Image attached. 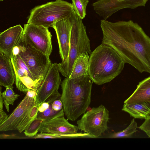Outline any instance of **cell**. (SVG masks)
Masks as SVG:
<instances>
[{"label":"cell","mask_w":150,"mask_h":150,"mask_svg":"<svg viewBox=\"0 0 150 150\" xmlns=\"http://www.w3.org/2000/svg\"><path fill=\"white\" fill-rule=\"evenodd\" d=\"M70 19L72 25L68 55L66 59L57 64L59 72L66 77L71 75L74 62L80 54L88 53L90 55L92 53L86 27L74 10Z\"/></svg>","instance_id":"obj_4"},{"label":"cell","mask_w":150,"mask_h":150,"mask_svg":"<svg viewBox=\"0 0 150 150\" xmlns=\"http://www.w3.org/2000/svg\"><path fill=\"white\" fill-rule=\"evenodd\" d=\"M109 119V111L101 105L85 112L77 124L79 130L96 138L108 130Z\"/></svg>","instance_id":"obj_7"},{"label":"cell","mask_w":150,"mask_h":150,"mask_svg":"<svg viewBox=\"0 0 150 150\" xmlns=\"http://www.w3.org/2000/svg\"><path fill=\"white\" fill-rule=\"evenodd\" d=\"M92 5L96 12L105 20L118 11L128 8L125 2L117 0H98Z\"/></svg>","instance_id":"obj_15"},{"label":"cell","mask_w":150,"mask_h":150,"mask_svg":"<svg viewBox=\"0 0 150 150\" xmlns=\"http://www.w3.org/2000/svg\"><path fill=\"white\" fill-rule=\"evenodd\" d=\"M74 10L72 4L63 0H56L37 6L30 11L27 23L48 28L56 22L70 18Z\"/></svg>","instance_id":"obj_5"},{"label":"cell","mask_w":150,"mask_h":150,"mask_svg":"<svg viewBox=\"0 0 150 150\" xmlns=\"http://www.w3.org/2000/svg\"><path fill=\"white\" fill-rule=\"evenodd\" d=\"M52 109L55 111L61 110L63 108V104L60 99H58L54 101L52 103Z\"/></svg>","instance_id":"obj_28"},{"label":"cell","mask_w":150,"mask_h":150,"mask_svg":"<svg viewBox=\"0 0 150 150\" xmlns=\"http://www.w3.org/2000/svg\"><path fill=\"white\" fill-rule=\"evenodd\" d=\"M77 126L70 123L64 116L49 121H43L39 129L42 133H51L67 136L69 138L80 137L93 138L87 133H78Z\"/></svg>","instance_id":"obj_11"},{"label":"cell","mask_w":150,"mask_h":150,"mask_svg":"<svg viewBox=\"0 0 150 150\" xmlns=\"http://www.w3.org/2000/svg\"><path fill=\"white\" fill-rule=\"evenodd\" d=\"M72 1L74 11L81 19H83L86 15V7L89 0H72Z\"/></svg>","instance_id":"obj_24"},{"label":"cell","mask_w":150,"mask_h":150,"mask_svg":"<svg viewBox=\"0 0 150 150\" xmlns=\"http://www.w3.org/2000/svg\"><path fill=\"white\" fill-rule=\"evenodd\" d=\"M15 83L14 72L11 58L0 51V85L5 87Z\"/></svg>","instance_id":"obj_16"},{"label":"cell","mask_w":150,"mask_h":150,"mask_svg":"<svg viewBox=\"0 0 150 150\" xmlns=\"http://www.w3.org/2000/svg\"><path fill=\"white\" fill-rule=\"evenodd\" d=\"M64 112L63 108L59 111L54 110L52 106L51 103L50 104L49 108L44 112H38L37 118L43 121H49L55 118L64 116Z\"/></svg>","instance_id":"obj_22"},{"label":"cell","mask_w":150,"mask_h":150,"mask_svg":"<svg viewBox=\"0 0 150 150\" xmlns=\"http://www.w3.org/2000/svg\"><path fill=\"white\" fill-rule=\"evenodd\" d=\"M17 45L19 55L40 85L52 64L50 57L35 49L22 36Z\"/></svg>","instance_id":"obj_6"},{"label":"cell","mask_w":150,"mask_h":150,"mask_svg":"<svg viewBox=\"0 0 150 150\" xmlns=\"http://www.w3.org/2000/svg\"><path fill=\"white\" fill-rule=\"evenodd\" d=\"M124 1L127 5L128 8L134 9L137 7L145 6L148 0H117Z\"/></svg>","instance_id":"obj_26"},{"label":"cell","mask_w":150,"mask_h":150,"mask_svg":"<svg viewBox=\"0 0 150 150\" xmlns=\"http://www.w3.org/2000/svg\"><path fill=\"white\" fill-rule=\"evenodd\" d=\"M5 88L6 90L1 92V87L0 86V94L4 101V103L7 111L9 112V105H13L14 102L18 99L20 95L14 92L13 85H10Z\"/></svg>","instance_id":"obj_20"},{"label":"cell","mask_w":150,"mask_h":150,"mask_svg":"<svg viewBox=\"0 0 150 150\" xmlns=\"http://www.w3.org/2000/svg\"><path fill=\"white\" fill-rule=\"evenodd\" d=\"M90 56L88 53H82L79 56L74 62L72 72L69 77V78L88 75V69Z\"/></svg>","instance_id":"obj_19"},{"label":"cell","mask_w":150,"mask_h":150,"mask_svg":"<svg viewBox=\"0 0 150 150\" xmlns=\"http://www.w3.org/2000/svg\"><path fill=\"white\" fill-rule=\"evenodd\" d=\"M72 25L70 17L56 22L52 27L57 35L62 61L66 59L68 55Z\"/></svg>","instance_id":"obj_13"},{"label":"cell","mask_w":150,"mask_h":150,"mask_svg":"<svg viewBox=\"0 0 150 150\" xmlns=\"http://www.w3.org/2000/svg\"><path fill=\"white\" fill-rule=\"evenodd\" d=\"M43 121L42 120L36 118L31 122L28 127L24 130V133L25 135L31 138L36 136L39 131Z\"/></svg>","instance_id":"obj_25"},{"label":"cell","mask_w":150,"mask_h":150,"mask_svg":"<svg viewBox=\"0 0 150 150\" xmlns=\"http://www.w3.org/2000/svg\"><path fill=\"white\" fill-rule=\"evenodd\" d=\"M18 47L13 49L11 59L15 74V83L21 91H37L40 85L34 79L30 71L18 54Z\"/></svg>","instance_id":"obj_10"},{"label":"cell","mask_w":150,"mask_h":150,"mask_svg":"<svg viewBox=\"0 0 150 150\" xmlns=\"http://www.w3.org/2000/svg\"><path fill=\"white\" fill-rule=\"evenodd\" d=\"M37 91L33 90L28 91L26 92V95L30 98H33L35 99L37 94Z\"/></svg>","instance_id":"obj_31"},{"label":"cell","mask_w":150,"mask_h":150,"mask_svg":"<svg viewBox=\"0 0 150 150\" xmlns=\"http://www.w3.org/2000/svg\"><path fill=\"white\" fill-rule=\"evenodd\" d=\"M103 33L102 43L114 49L125 63L140 73L150 74V38L141 27L131 20L100 21Z\"/></svg>","instance_id":"obj_1"},{"label":"cell","mask_w":150,"mask_h":150,"mask_svg":"<svg viewBox=\"0 0 150 150\" xmlns=\"http://www.w3.org/2000/svg\"><path fill=\"white\" fill-rule=\"evenodd\" d=\"M35 105V99L26 95L9 116L0 125V131L18 130L22 120Z\"/></svg>","instance_id":"obj_12"},{"label":"cell","mask_w":150,"mask_h":150,"mask_svg":"<svg viewBox=\"0 0 150 150\" xmlns=\"http://www.w3.org/2000/svg\"><path fill=\"white\" fill-rule=\"evenodd\" d=\"M38 107L35 105L23 118L18 129L20 133L26 129L31 122L37 118L38 112Z\"/></svg>","instance_id":"obj_21"},{"label":"cell","mask_w":150,"mask_h":150,"mask_svg":"<svg viewBox=\"0 0 150 150\" xmlns=\"http://www.w3.org/2000/svg\"><path fill=\"white\" fill-rule=\"evenodd\" d=\"M23 28L20 25L11 27L0 34V51L11 58L14 48L22 37Z\"/></svg>","instance_id":"obj_14"},{"label":"cell","mask_w":150,"mask_h":150,"mask_svg":"<svg viewBox=\"0 0 150 150\" xmlns=\"http://www.w3.org/2000/svg\"><path fill=\"white\" fill-rule=\"evenodd\" d=\"M57 64H52L43 80L37 91L35 105L39 106L44 102L52 103L60 98L58 90L62 83Z\"/></svg>","instance_id":"obj_8"},{"label":"cell","mask_w":150,"mask_h":150,"mask_svg":"<svg viewBox=\"0 0 150 150\" xmlns=\"http://www.w3.org/2000/svg\"><path fill=\"white\" fill-rule=\"evenodd\" d=\"M139 128L145 132L150 138V116L145 119L144 122Z\"/></svg>","instance_id":"obj_27"},{"label":"cell","mask_w":150,"mask_h":150,"mask_svg":"<svg viewBox=\"0 0 150 150\" xmlns=\"http://www.w3.org/2000/svg\"><path fill=\"white\" fill-rule=\"evenodd\" d=\"M93 83L88 75L66 77L62 82L60 99L68 120L75 121L86 112L91 103Z\"/></svg>","instance_id":"obj_2"},{"label":"cell","mask_w":150,"mask_h":150,"mask_svg":"<svg viewBox=\"0 0 150 150\" xmlns=\"http://www.w3.org/2000/svg\"><path fill=\"white\" fill-rule=\"evenodd\" d=\"M8 118V115L3 109L0 110V125L4 122Z\"/></svg>","instance_id":"obj_30"},{"label":"cell","mask_w":150,"mask_h":150,"mask_svg":"<svg viewBox=\"0 0 150 150\" xmlns=\"http://www.w3.org/2000/svg\"><path fill=\"white\" fill-rule=\"evenodd\" d=\"M143 102H150V76L139 82L135 91L124 103L129 104Z\"/></svg>","instance_id":"obj_17"},{"label":"cell","mask_w":150,"mask_h":150,"mask_svg":"<svg viewBox=\"0 0 150 150\" xmlns=\"http://www.w3.org/2000/svg\"><path fill=\"white\" fill-rule=\"evenodd\" d=\"M22 37L35 49L50 57L52 47V35L48 28L27 23L24 25Z\"/></svg>","instance_id":"obj_9"},{"label":"cell","mask_w":150,"mask_h":150,"mask_svg":"<svg viewBox=\"0 0 150 150\" xmlns=\"http://www.w3.org/2000/svg\"><path fill=\"white\" fill-rule=\"evenodd\" d=\"M4 0H0V1H4Z\"/></svg>","instance_id":"obj_33"},{"label":"cell","mask_w":150,"mask_h":150,"mask_svg":"<svg viewBox=\"0 0 150 150\" xmlns=\"http://www.w3.org/2000/svg\"><path fill=\"white\" fill-rule=\"evenodd\" d=\"M137 124L134 118L131 121L129 125L124 130L114 132L110 134L108 137L111 138H129L135 132L137 131Z\"/></svg>","instance_id":"obj_23"},{"label":"cell","mask_w":150,"mask_h":150,"mask_svg":"<svg viewBox=\"0 0 150 150\" xmlns=\"http://www.w3.org/2000/svg\"></svg>","instance_id":"obj_34"},{"label":"cell","mask_w":150,"mask_h":150,"mask_svg":"<svg viewBox=\"0 0 150 150\" xmlns=\"http://www.w3.org/2000/svg\"><path fill=\"white\" fill-rule=\"evenodd\" d=\"M125 62L116 51L110 46L101 43L90 55L88 75L96 84L110 82L123 70Z\"/></svg>","instance_id":"obj_3"},{"label":"cell","mask_w":150,"mask_h":150,"mask_svg":"<svg viewBox=\"0 0 150 150\" xmlns=\"http://www.w3.org/2000/svg\"><path fill=\"white\" fill-rule=\"evenodd\" d=\"M122 110L127 112L134 118L145 119L150 116V102H143L124 104Z\"/></svg>","instance_id":"obj_18"},{"label":"cell","mask_w":150,"mask_h":150,"mask_svg":"<svg viewBox=\"0 0 150 150\" xmlns=\"http://www.w3.org/2000/svg\"><path fill=\"white\" fill-rule=\"evenodd\" d=\"M50 106V104L47 102L42 103L38 107V112H43L47 109Z\"/></svg>","instance_id":"obj_29"},{"label":"cell","mask_w":150,"mask_h":150,"mask_svg":"<svg viewBox=\"0 0 150 150\" xmlns=\"http://www.w3.org/2000/svg\"><path fill=\"white\" fill-rule=\"evenodd\" d=\"M4 101L1 95L0 94V110L3 109V104Z\"/></svg>","instance_id":"obj_32"}]
</instances>
